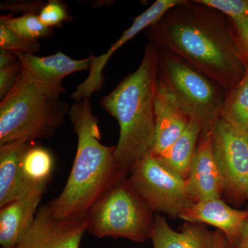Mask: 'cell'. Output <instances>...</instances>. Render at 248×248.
Masks as SVG:
<instances>
[{"mask_svg": "<svg viewBox=\"0 0 248 248\" xmlns=\"http://www.w3.org/2000/svg\"><path fill=\"white\" fill-rule=\"evenodd\" d=\"M149 44L182 58L226 91L246 70L234 22L217 10L183 0L146 30Z\"/></svg>", "mask_w": 248, "mask_h": 248, "instance_id": "6da1fadb", "label": "cell"}, {"mask_svg": "<svg viewBox=\"0 0 248 248\" xmlns=\"http://www.w3.org/2000/svg\"><path fill=\"white\" fill-rule=\"evenodd\" d=\"M78 148L69 177L60 195L48 203L60 219H84L93 203L117 178L128 173L116 164L115 146L100 142L97 118L90 98L76 102L69 110Z\"/></svg>", "mask_w": 248, "mask_h": 248, "instance_id": "7a4b0ae2", "label": "cell"}, {"mask_svg": "<svg viewBox=\"0 0 248 248\" xmlns=\"http://www.w3.org/2000/svg\"><path fill=\"white\" fill-rule=\"evenodd\" d=\"M157 82L158 50L148 43L138 69L100 101L120 126L114 157L117 166L128 174L135 163L151 155L153 150Z\"/></svg>", "mask_w": 248, "mask_h": 248, "instance_id": "3957f363", "label": "cell"}, {"mask_svg": "<svg viewBox=\"0 0 248 248\" xmlns=\"http://www.w3.org/2000/svg\"><path fill=\"white\" fill-rule=\"evenodd\" d=\"M63 93L35 82L21 72L0 102V146L53 137L71 107L60 99Z\"/></svg>", "mask_w": 248, "mask_h": 248, "instance_id": "277c9868", "label": "cell"}, {"mask_svg": "<svg viewBox=\"0 0 248 248\" xmlns=\"http://www.w3.org/2000/svg\"><path fill=\"white\" fill-rule=\"evenodd\" d=\"M153 213L134 190L126 174H122L98 197L85 218L88 231L96 237L142 243L151 239Z\"/></svg>", "mask_w": 248, "mask_h": 248, "instance_id": "5b68a950", "label": "cell"}, {"mask_svg": "<svg viewBox=\"0 0 248 248\" xmlns=\"http://www.w3.org/2000/svg\"><path fill=\"white\" fill-rule=\"evenodd\" d=\"M158 50V80L176 98L191 118L210 131L220 117L227 91L182 58Z\"/></svg>", "mask_w": 248, "mask_h": 248, "instance_id": "8992f818", "label": "cell"}, {"mask_svg": "<svg viewBox=\"0 0 248 248\" xmlns=\"http://www.w3.org/2000/svg\"><path fill=\"white\" fill-rule=\"evenodd\" d=\"M128 174L134 190L153 212L179 217L195 203L187 193L186 179L151 155L135 163Z\"/></svg>", "mask_w": 248, "mask_h": 248, "instance_id": "52a82bcc", "label": "cell"}, {"mask_svg": "<svg viewBox=\"0 0 248 248\" xmlns=\"http://www.w3.org/2000/svg\"><path fill=\"white\" fill-rule=\"evenodd\" d=\"M213 151L223 187L233 198H248V133L219 117L213 130Z\"/></svg>", "mask_w": 248, "mask_h": 248, "instance_id": "ba28073f", "label": "cell"}, {"mask_svg": "<svg viewBox=\"0 0 248 248\" xmlns=\"http://www.w3.org/2000/svg\"><path fill=\"white\" fill-rule=\"evenodd\" d=\"M86 231V218L60 219L46 204L39 208L30 228L15 248H81Z\"/></svg>", "mask_w": 248, "mask_h": 248, "instance_id": "9c48e42d", "label": "cell"}, {"mask_svg": "<svg viewBox=\"0 0 248 248\" xmlns=\"http://www.w3.org/2000/svg\"><path fill=\"white\" fill-rule=\"evenodd\" d=\"M182 1L183 0H157L134 19L132 25L124 31L120 38L110 46L105 53L98 57L92 55L89 76L72 94L71 99L75 102H79L91 97L93 93L100 91L104 81L103 71L112 55L142 31H146L157 22L171 8L181 4Z\"/></svg>", "mask_w": 248, "mask_h": 248, "instance_id": "30bf717a", "label": "cell"}, {"mask_svg": "<svg viewBox=\"0 0 248 248\" xmlns=\"http://www.w3.org/2000/svg\"><path fill=\"white\" fill-rule=\"evenodd\" d=\"M186 185L195 203L220 199L224 190L223 178L213 154L212 130L201 134Z\"/></svg>", "mask_w": 248, "mask_h": 248, "instance_id": "8fae6325", "label": "cell"}, {"mask_svg": "<svg viewBox=\"0 0 248 248\" xmlns=\"http://www.w3.org/2000/svg\"><path fill=\"white\" fill-rule=\"evenodd\" d=\"M155 140L151 155L157 157L184 133L190 115L158 80L155 98Z\"/></svg>", "mask_w": 248, "mask_h": 248, "instance_id": "7c38bea8", "label": "cell"}, {"mask_svg": "<svg viewBox=\"0 0 248 248\" xmlns=\"http://www.w3.org/2000/svg\"><path fill=\"white\" fill-rule=\"evenodd\" d=\"M16 54L26 76L35 82L63 93L66 92L62 85L63 79L77 72L89 70L92 60V55L83 60H73L60 51L46 57Z\"/></svg>", "mask_w": 248, "mask_h": 248, "instance_id": "4fadbf2b", "label": "cell"}, {"mask_svg": "<svg viewBox=\"0 0 248 248\" xmlns=\"http://www.w3.org/2000/svg\"><path fill=\"white\" fill-rule=\"evenodd\" d=\"M46 187H39L29 195L1 207L0 210V244L15 248L34 221Z\"/></svg>", "mask_w": 248, "mask_h": 248, "instance_id": "5bb4252c", "label": "cell"}, {"mask_svg": "<svg viewBox=\"0 0 248 248\" xmlns=\"http://www.w3.org/2000/svg\"><path fill=\"white\" fill-rule=\"evenodd\" d=\"M179 217L190 223L216 227L232 242L248 219V211L236 210L220 199H214L192 203Z\"/></svg>", "mask_w": 248, "mask_h": 248, "instance_id": "9a60e30c", "label": "cell"}, {"mask_svg": "<svg viewBox=\"0 0 248 248\" xmlns=\"http://www.w3.org/2000/svg\"><path fill=\"white\" fill-rule=\"evenodd\" d=\"M31 143L19 141L0 146V208L37 189L26 180L21 169L22 155Z\"/></svg>", "mask_w": 248, "mask_h": 248, "instance_id": "2e32d148", "label": "cell"}, {"mask_svg": "<svg viewBox=\"0 0 248 248\" xmlns=\"http://www.w3.org/2000/svg\"><path fill=\"white\" fill-rule=\"evenodd\" d=\"M153 248H215V232L190 223L182 231H174L164 217L156 214L151 236Z\"/></svg>", "mask_w": 248, "mask_h": 248, "instance_id": "e0dca14e", "label": "cell"}, {"mask_svg": "<svg viewBox=\"0 0 248 248\" xmlns=\"http://www.w3.org/2000/svg\"><path fill=\"white\" fill-rule=\"evenodd\" d=\"M202 132L201 124L195 119H191L177 141L155 158L183 179H187Z\"/></svg>", "mask_w": 248, "mask_h": 248, "instance_id": "ac0fdd59", "label": "cell"}, {"mask_svg": "<svg viewBox=\"0 0 248 248\" xmlns=\"http://www.w3.org/2000/svg\"><path fill=\"white\" fill-rule=\"evenodd\" d=\"M53 157L46 148L31 143L22 155L21 169L34 188L46 187L53 169Z\"/></svg>", "mask_w": 248, "mask_h": 248, "instance_id": "d6986e66", "label": "cell"}, {"mask_svg": "<svg viewBox=\"0 0 248 248\" xmlns=\"http://www.w3.org/2000/svg\"><path fill=\"white\" fill-rule=\"evenodd\" d=\"M220 117L248 133V63L242 79L227 91Z\"/></svg>", "mask_w": 248, "mask_h": 248, "instance_id": "ffe728a7", "label": "cell"}, {"mask_svg": "<svg viewBox=\"0 0 248 248\" xmlns=\"http://www.w3.org/2000/svg\"><path fill=\"white\" fill-rule=\"evenodd\" d=\"M0 21L4 22L17 35L27 40L38 42L40 39L53 35V29L46 26L41 21L38 14H24L20 17L13 15L1 16Z\"/></svg>", "mask_w": 248, "mask_h": 248, "instance_id": "44dd1931", "label": "cell"}, {"mask_svg": "<svg viewBox=\"0 0 248 248\" xmlns=\"http://www.w3.org/2000/svg\"><path fill=\"white\" fill-rule=\"evenodd\" d=\"M0 49L15 53L36 55L40 50V44L21 37L0 21Z\"/></svg>", "mask_w": 248, "mask_h": 248, "instance_id": "7402d4cb", "label": "cell"}, {"mask_svg": "<svg viewBox=\"0 0 248 248\" xmlns=\"http://www.w3.org/2000/svg\"><path fill=\"white\" fill-rule=\"evenodd\" d=\"M200 4L213 8L238 22L248 17V0H196Z\"/></svg>", "mask_w": 248, "mask_h": 248, "instance_id": "603a6c76", "label": "cell"}, {"mask_svg": "<svg viewBox=\"0 0 248 248\" xmlns=\"http://www.w3.org/2000/svg\"><path fill=\"white\" fill-rule=\"evenodd\" d=\"M38 16L46 26L53 29L73 19L63 3L56 0L46 3Z\"/></svg>", "mask_w": 248, "mask_h": 248, "instance_id": "cb8c5ba5", "label": "cell"}, {"mask_svg": "<svg viewBox=\"0 0 248 248\" xmlns=\"http://www.w3.org/2000/svg\"><path fill=\"white\" fill-rule=\"evenodd\" d=\"M22 72L20 62L0 68V99H3L10 92Z\"/></svg>", "mask_w": 248, "mask_h": 248, "instance_id": "d4e9b609", "label": "cell"}, {"mask_svg": "<svg viewBox=\"0 0 248 248\" xmlns=\"http://www.w3.org/2000/svg\"><path fill=\"white\" fill-rule=\"evenodd\" d=\"M234 22L240 46L248 63V17Z\"/></svg>", "mask_w": 248, "mask_h": 248, "instance_id": "484cf974", "label": "cell"}, {"mask_svg": "<svg viewBox=\"0 0 248 248\" xmlns=\"http://www.w3.org/2000/svg\"><path fill=\"white\" fill-rule=\"evenodd\" d=\"M45 4L44 3L35 2H28L20 3V4H1V10H10V11H21V12L25 13L24 14H36V11L40 14L41 10H42Z\"/></svg>", "mask_w": 248, "mask_h": 248, "instance_id": "4316f807", "label": "cell"}, {"mask_svg": "<svg viewBox=\"0 0 248 248\" xmlns=\"http://www.w3.org/2000/svg\"><path fill=\"white\" fill-rule=\"evenodd\" d=\"M230 243L233 248H248V219L243 225L237 236Z\"/></svg>", "mask_w": 248, "mask_h": 248, "instance_id": "83f0119b", "label": "cell"}, {"mask_svg": "<svg viewBox=\"0 0 248 248\" xmlns=\"http://www.w3.org/2000/svg\"><path fill=\"white\" fill-rule=\"evenodd\" d=\"M17 62L19 59L14 52L0 49V68L11 66Z\"/></svg>", "mask_w": 248, "mask_h": 248, "instance_id": "f1b7e54d", "label": "cell"}, {"mask_svg": "<svg viewBox=\"0 0 248 248\" xmlns=\"http://www.w3.org/2000/svg\"><path fill=\"white\" fill-rule=\"evenodd\" d=\"M215 248H233L226 236L218 230L215 231Z\"/></svg>", "mask_w": 248, "mask_h": 248, "instance_id": "f546056e", "label": "cell"}]
</instances>
